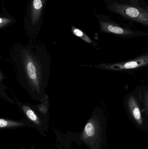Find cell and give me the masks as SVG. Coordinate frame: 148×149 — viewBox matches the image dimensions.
<instances>
[{"mask_svg":"<svg viewBox=\"0 0 148 149\" xmlns=\"http://www.w3.org/2000/svg\"><path fill=\"white\" fill-rule=\"evenodd\" d=\"M29 121L23 120L22 121H14L10 120L1 118L0 119V128H11L22 127L26 125L27 123H30Z\"/></svg>","mask_w":148,"mask_h":149,"instance_id":"9","label":"cell"},{"mask_svg":"<svg viewBox=\"0 0 148 149\" xmlns=\"http://www.w3.org/2000/svg\"><path fill=\"white\" fill-rule=\"evenodd\" d=\"M107 120L103 110L100 107L93 110L85 125L81 137L90 149H103L106 143Z\"/></svg>","mask_w":148,"mask_h":149,"instance_id":"2","label":"cell"},{"mask_svg":"<svg viewBox=\"0 0 148 149\" xmlns=\"http://www.w3.org/2000/svg\"><path fill=\"white\" fill-rule=\"evenodd\" d=\"M11 21L12 20L8 18L1 17L0 18V28H2L6 26L11 22Z\"/></svg>","mask_w":148,"mask_h":149,"instance_id":"14","label":"cell"},{"mask_svg":"<svg viewBox=\"0 0 148 149\" xmlns=\"http://www.w3.org/2000/svg\"><path fill=\"white\" fill-rule=\"evenodd\" d=\"M37 110L45 116L49 117L48 110L49 107V102L48 101V96L46 95V98L43 101L41 102V104L35 105Z\"/></svg>","mask_w":148,"mask_h":149,"instance_id":"12","label":"cell"},{"mask_svg":"<svg viewBox=\"0 0 148 149\" xmlns=\"http://www.w3.org/2000/svg\"><path fill=\"white\" fill-rule=\"evenodd\" d=\"M105 4L112 14L148 29V7L136 6L124 0H105Z\"/></svg>","mask_w":148,"mask_h":149,"instance_id":"3","label":"cell"},{"mask_svg":"<svg viewBox=\"0 0 148 149\" xmlns=\"http://www.w3.org/2000/svg\"><path fill=\"white\" fill-rule=\"evenodd\" d=\"M97 18L100 31L103 33L125 39L148 36V32L134 29L122 25L108 16L100 15L97 16Z\"/></svg>","mask_w":148,"mask_h":149,"instance_id":"4","label":"cell"},{"mask_svg":"<svg viewBox=\"0 0 148 149\" xmlns=\"http://www.w3.org/2000/svg\"><path fill=\"white\" fill-rule=\"evenodd\" d=\"M14 99L18 107L33 125L39 128L45 127L49 117L41 113L36 107L35 105L21 102L15 96Z\"/></svg>","mask_w":148,"mask_h":149,"instance_id":"7","label":"cell"},{"mask_svg":"<svg viewBox=\"0 0 148 149\" xmlns=\"http://www.w3.org/2000/svg\"><path fill=\"white\" fill-rule=\"evenodd\" d=\"M139 89L142 112L146 116H148V87Z\"/></svg>","mask_w":148,"mask_h":149,"instance_id":"10","label":"cell"},{"mask_svg":"<svg viewBox=\"0 0 148 149\" xmlns=\"http://www.w3.org/2000/svg\"><path fill=\"white\" fill-rule=\"evenodd\" d=\"M124 1H127L136 6L144 7V8L148 7V3L145 1V0H124Z\"/></svg>","mask_w":148,"mask_h":149,"instance_id":"13","label":"cell"},{"mask_svg":"<svg viewBox=\"0 0 148 149\" xmlns=\"http://www.w3.org/2000/svg\"><path fill=\"white\" fill-rule=\"evenodd\" d=\"M123 104L127 113L134 122L140 127L143 126L145 121L139 88H136L127 94L123 98Z\"/></svg>","mask_w":148,"mask_h":149,"instance_id":"6","label":"cell"},{"mask_svg":"<svg viewBox=\"0 0 148 149\" xmlns=\"http://www.w3.org/2000/svg\"><path fill=\"white\" fill-rule=\"evenodd\" d=\"M96 67L109 71L131 72L148 67V50L130 60L117 63H101Z\"/></svg>","mask_w":148,"mask_h":149,"instance_id":"5","label":"cell"},{"mask_svg":"<svg viewBox=\"0 0 148 149\" xmlns=\"http://www.w3.org/2000/svg\"><path fill=\"white\" fill-rule=\"evenodd\" d=\"M9 61L18 84L32 100L43 101L51 64L46 45L32 40L26 45L15 44L10 50Z\"/></svg>","mask_w":148,"mask_h":149,"instance_id":"1","label":"cell"},{"mask_svg":"<svg viewBox=\"0 0 148 149\" xmlns=\"http://www.w3.org/2000/svg\"><path fill=\"white\" fill-rule=\"evenodd\" d=\"M71 30H72V32L75 36L80 38L81 39H82L83 40L85 41L87 43L91 45L92 46H94L95 48H96L97 45H98L97 43H96L95 41H93L92 39H91L88 36H87L83 31H82L79 29L74 27H73V26L72 27V29Z\"/></svg>","mask_w":148,"mask_h":149,"instance_id":"11","label":"cell"},{"mask_svg":"<svg viewBox=\"0 0 148 149\" xmlns=\"http://www.w3.org/2000/svg\"><path fill=\"white\" fill-rule=\"evenodd\" d=\"M45 1V0H33L30 10V17L32 25H35L40 19Z\"/></svg>","mask_w":148,"mask_h":149,"instance_id":"8","label":"cell"}]
</instances>
